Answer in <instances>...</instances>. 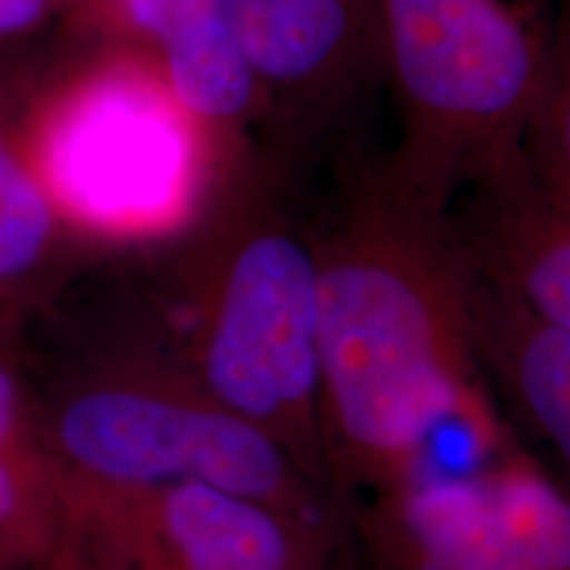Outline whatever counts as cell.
<instances>
[{
  "mask_svg": "<svg viewBox=\"0 0 570 570\" xmlns=\"http://www.w3.org/2000/svg\"><path fill=\"white\" fill-rule=\"evenodd\" d=\"M315 252L325 436L354 515L423 475L446 423L491 446L515 441L483 402L475 273L449 209L365 169L315 230Z\"/></svg>",
  "mask_w": 570,
  "mask_h": 570,
  "instance_id": "6da1fadb",
  "label": "cell"
},
{
  "mask_svg": "<svg viewBox=\"0 0 570 570\" xmlns=\"http://www.w3.org/2000/svg\"><path fill=\"white\" fill-rule=\"evenodd\" d=\"M209 238L190 285L188 375L354 518L325 436L315 230L285 202L277 173L265 180L254 167Z\"/></svg>",
  "mask_w": 570,
  "mask_h": 570,
  "instance_id": "7a4b0ae2",
  "label": "cell"
},
{
  "mask_svg": "<svg viewBox=\"0 0 570 570\" xmlns=\"http://www.w3.org/2000/svg\"><path fill=\"white\" fill-rule=\"evenodd\" d=\"M554 30L552 0H377V75L399 111L391 180L449 209L520 156Z\"/></svg>",
  "mask_w": 570,
  "mask_h": 570,
  "instance_id": "3957f363",
  "label": "cell"
},
{
  "mask_svg": "<svg viewBox=\"0 0 570 570\" xmlns=\"http://www.w3.org/2000/svg\"><path fill=\"white\" fill-rule=\"evenodd\" d=\"M48 452L71 479L117 489L204 483L354 529L265 431L212 399L188 373L119 370L56 412Z\"/></svg>",
  "mask_w": 570,
  "mask_h": 570,
  "instance_id": "277c9868",
  "label": "cell"
},
{
  "mask_svg": "<svg viewBox=\"0 0 570 570\" xmlns=\"http://www.w3.org/2000/svg\"><path fill=\"white\" fill-rule=\"evenodd\" d=\"M227 156L151 61H117L71 90L48 122L53 206L106 238H159L196 217Z\"/></svg>",
  "mask_w": 570,
  "mask_h": 570,
  "instance_id": "5b68a950",
  "label": "cell"
},
{
  "mask_svg": "<svg viewBox=\"0 0 570 570\" xmlns=\"http://www.w3.org/2000/svg\"><path fill=\"white\" fill-rule=\"evenodd\" d=\"M354 539L381 570H570V489L515 444L360 504Z\"/></svg>",
  "mask_w": 570,
  "mask_h": 570,
  "instance_id": "8992f818",
  "label": "cell"
},
{
  "mask_svg": "<svg viewBox=\"0 0 570 570\" xmlns=\"http://www.w3.org/2000/svg\"><path fill=\"white\" fill-rule=\"evenodd\" d=\"M71 508L140 570H331L354 529L204 483L159 489L71 479Z\"/></svg>",
  "mask_w": 570,
  "mask_h": 570,
  "instance_id": "52a82bcc",
  "label": "cell"
},
{
  "mask_svg": "<svg viewBox=\"0 0 570 570\" xmlns=\"http://www.w3.org/2000/svg\"><path fill=\"white\" fill-rule=\"evenodd\" d=\"M277 138L333 122L377 75V0H227Z\"/></svg>",
  "mask_w": 570,
  "mask_h": 570,
  "instance_id": "ba28073f",
  "label": "cell"
},
{
  "mask_svg": "<svg viewBox=\"0 0 570 570\" xmlns=\"http://www.w3.org/2000/svg\"><path fill=\"white\" fill-rule=\"evenodd\" d=\"M449 214L475 273L570 336V204L523 156L470 183Z\"/></svg>",
  "mask_w": 570,
  "mask_h": 570,
  "instance_id": "9c48e42d",
  "label": "cell"
},
{
  "mask_svg": "<svg viewBox=\"0 0 570 570\" xmlns=\"http://www.w3.org/2000/svg\"><path fill=\"white\" fill-rule=\"evenodd\" d=\"M125 24L151 46L154 67L238 167L248 125L267 119L265 92L227 0H119Z\"/></svg>",
  "mask_w": 570,
  "mask_h": 570,
  "instance_id": "30bf717a",
  "label": "cell"
},
{
  "mask_svg": "<svg viewBox=\"0 0 570 570\" xmlns=\"http://www.w3.org/2000/svg\"><path fill=\"white\" fill-rule=\"evenodd\" d=\"M473 323L481 370L499 415L512 436L539 449L533 458L570 489V336L479 273Z\"/></svg>",
  "mask_w": 570,
  "mask_h": 570,
  "instance_id": "8fae6325",
  "label": "cell"
},
{
  "mask_svg": "<svg viewBox=\"0 0 570 570\" xmlns=\"http://www.w3.org/2000/svg\"><path fill=\"white\" fill-rule=\"evenodd\" d=\"M56 209L46 185L21 164L0 132V283L35 277L53 244Z\"/></svg>",
  "mask_w": 570,
  "mask_h": 570,
  "instance_id": "7c38bea8",
  "label": "cell"
},
{
  "mask_svg": "<svg viewBox=\"0 0 570 570\" xmlns=\"http://www.w3.org/2000/svg\"><path fill=\"white\" fill-rule=\"evenodd\" d=\"M520 156L550 194L570 204V9L558 17L550 67Z\"/></svg>",
  "mask_w": 570,
  "mask_h": 570,
  "instance_id": "4fadbf2b",
  "label": "cell"
},
{
  "mask_svg": "<svg viewBox=\"0 0 570 570\" xmlns=\"http://www.w3.org/2000/svg\"><path fill=\"white\" fill-rule=\"evenodd\" d=\"M69 510V483L42 446L0 449V539H27Z\"/></svg>",
  "mask_w": 570,
  "mask_h": 570,
  "instance_id": "5bb4252c",
  "label": "cell"
},
{
  "mask_svg": "<svg viewBox=\"0 0 570 570\" xmlns=\"http://www.w3.org/2000/svg\"><path fill=\"white\" fill-rule=\"evenodd\" d=\"M30 420L19 383L6 367H0V449H35Z\"/></svg>",
  "mask_w": 570,
  "mask_h": 570,
  "instance_id": "9a60e30c",
  "label": "cell"
},
{
  "mask_svg": "<svg viewBox=\"0 0 570 570\" xmlns=\"http://www.w3.org/2000/svg\"><path fill=\"white\" fill-rule=\"evenodd\" d=\"M48 0H0V35H17L42 17Z\"/></svg>",
  "mask_w": 570,
  "mask_h": 570,
  "instance_id": "2e32d148",
  "label": "cell"
},
{
  "mask_svg": "<svg viewBox=\"0 0 570 570\" xmlns=\"http://www.w3.org/2000/svg\"><path fill=\"white\" fill-rule=\"evenodd\" d=\"M331 570H381V568H377L375 562L362 552V547L356 544V539L352 537V541H348L344 550L338 552V558L331 566Z\"/></svg>",
  "mask_w": 570,
  "mask_h": 570,
  "instance_id": "e0dca14e",
  "label": "cell"
}]
</instances>
